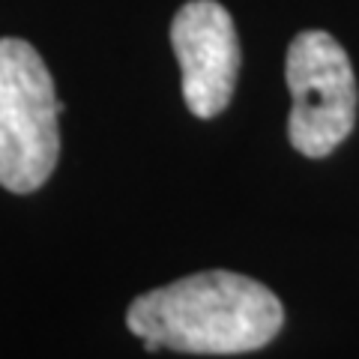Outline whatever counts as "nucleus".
<instances>
[{
  "label": "nucleus",
  "instance_id": "obj_2",
  "mask_svg": "<svg viewBox=\"0 0 359 359\" xmlns=\"http://www.w3.org/2000/svg\"><path fill=\"white\" fill-rule=\"evenodd\" d=\"M63 105L45 60L30 42L0 39V186L15 195L36 192L60 156Z\"/></svg>",
  "mask_w": 359,
  "mask_h": 359
},
{
  "label": "nucleus",
  "instance_id": "obj_4",
  "mask_svg": "<svg viewBox=\"0 0 359 359\" xmlns=\"http://www.w3.org/2000/svg\"><path fill=\"white\" fill-rule=\"evenodd\" d=\"M171 45L183 69V99L195 117L228 108L240 72V39L231 13L216 0H189L171 25Z\"/></svg>",
  "mask_w": 359,
  "mask_h": 359
},
{
  "label": "nucleus",
  "instance_id": "obj_3",
  "mask_svg": "<svg viewBox=\"0 0 359 359\" xmlns=\"http://www.w3.org/2000/svg\"><path fill=\"white\" fill-rule=\"evenodd\" d=\"M285 78L290 90L287 138L309 159H323L353 132L356 78L339 39L327 30H302L290 42Z\"/></svg>",
  "mask_w": 359,
  "mask_h": 359
},
{
  "label": "nucleus",
  "instance_id": "obj_1",
  "mask_svg": "<svg viewBox=\"0 0 359 359\" xmlns=\"http://www.w3.org/2000/svg\"><path fill=\"white\" fill-rule=\"evenodd\" d=\"M285 309L266 285L240 273H195L132 299L126 327L144 351L249 353L278 335Z\"/></svg>",
  "mask_w": 359,
  "mask_h": 359
}]
</instances>
